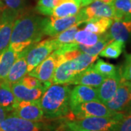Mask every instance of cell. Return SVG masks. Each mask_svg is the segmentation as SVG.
<instances>
[{
    "label": "cell",
    "instance_id": "1",
    "mask_svg": "<svg viewBox=\"0 0 131 131\" xmlns=\"http://www.w3.org/2000/svg\"><path fill=\"white\" fill-rule=\"evenodd\" d=\"M42 19L36 15H19L15 20L9 47L19 54L40 42L45 36L42 31Z\"/></svg>",
    "mask_w": 131,
    "mask_h": 131
},
{
    "label": "cell",
    "instance_id": "2",
    "mask_svg": "<svg viewBox=\"0 0 131 131\" xmlns=\"http://www.w3.org/2000/svg\"><path fill=\"white\" fill-rule=\"evenodd\" d=\"M71 88L68 84H52L40 98L45 118L57 119L70 113Z\"/></svg>",
    "mask_w": 131,
    "mask_h": 131
},
{
    "label": "cell",
    "instance_id": "3",
    "mask_svg": "<svg viewBox=\"0 0 131 131\" xmlns=\"http://www.w3.org/2000/svg\"><path fill=\"white\" fill-rule=\"evenodd\" d=\"M98 59V56H90L82 52L75 58L66 61L57 66L52 77V84H69L81 71L87 69Z\"/></svg>",
    "mask_w": 131,
    "mask_h": 131
},
{
    "label": "cell",
    "instance_id": "4",
    "mask_svg": "<svg viewBox=\"0 0 131 131\" xmlns=\"http://www.w3.org/2000/svg\"><path fill=\"white\" fill-rule=\"evenodd\" d=\"M87 21V18L82 9L75 15L64 17V18H50L42 19V31L44 35L49 37H56L58 34L70 28L73 26L84 24Z\"/></svg>",
    "mask_w": 131,
    "mask_h": 131
},
{
    "label": "cell",
    "instance_id": "5",
    "mask_svg": "<svg viewBox=\"0 0 131 131\" xmlns=\"http://www.w3.org/2000/svg\"><path fill=\"white\" fill-rule=\"evenodd\" d=\"M59 47L60 45L55 37L40 41L31 45L26 56L28 66V73L31 72L52 52Z\"/></svg>",
    "mask_w": 131,
    "mask_h": 131
},
{
    "label": "cell",
    "instance_id": "6",
    "mask_svg": "<svg viewBox=\"0 0 131 131\" xmlns=\"http://www.w3.org/2000/svg\"><path fill=\"white\" fill-rule=\"evenodd\" d=\"M124 112L112 117H91L69 121L71 125L90 131H112L116 126Z\"/></svg>",
    "mask_w": 131,
    "mask_h": 131
},
{
    "label": "cell",
    "instance_id": "7",
    "mask_svg": "<svg viewBox=\"0 0 131 131\" xmlns=\"http://www.w3.org/2000/svg\"><path fill=\"white\" fill-rule=\"evenodd\" d=\"M70 112L75 119L91 117H112L119 113L111 110L100 101H92L81 103L71 108Z\"/></svg>",
    "mask_w": 131,
    "mask_h": 131
},
{
    "label": "cell",
    "instance_id": "8",
    "mask_svg": "<svg viewBox=\"0 0 131 131\" xmlns=\"http://www.w3.org/2000/svg\"><path fill=\"white\" fill-rule=\"evenodd\" d=\"M62 63L61 57L53 51L28 74L37 78L42 83L50 86L52 84V77L57 66Z\"/></svg>",
    "mask_w": 131,
    "mask_h": 131
},
{
    "label": "cell",
    "instance_id": "9",
    "mask_svg": "<svg viewBox=\"0 0 131 131\" xmlns=\"http://www.w3.org/2000/svg\"><path fill=\"white\" fill-rule=\"evenodd\" d=\"M11 114L33 122H41L43 119H45L39 100L32 101H18L11 112Z\"/></svg>",
    "mask_w": 131,
    "mask_h": 131
},
{
    "label": "cell",
    "instance_id": "10",
    "mask_svg": "<svg viewBox=\"0 0 131 131\" xmlns=\"http://www.w3.org/2000/svg\"><path fill=\"white\" fill-rule=\"evenodd\" d=\"M130 83L120 78V81L114 95L108 101L104 103L108 108L115 112H125L130 107L129 88Z\"/></svg>",
    "mask_w": 131,
    "mask_h": 131
},
{
    "label": "cell",
    "instance_id": "11",
    "mask_svg": "<svg viewBox=\"0 0 131 131\" xmlns=\"http://www.w3.org/2000/svg\"><path fill=\"white\" fill-rule=\"evenodd\" d=\"M18 13L5 7L0 14V54L9 47L12 31Z\"/></svg>",
    "mask_w": 131,
    "mask_h": 131
},
{
    "label": "cell",
    "instance_id": "12",
    "mask_svg": "<svg viewBox=\"0 0 131 131\" xmlns=\"http://www.w3.org/2000/svg\"><path fill=\"white\" fill-rule=\"evenodd\" d=\"M43 124L22 119L10 114L0 125V131H42Z\"/></svg>",
    "mask_w": 131,
    "mask_h": 131
},
{
    "label": "cell",
    "instance_id": "13",
    "mask_svg": "<svg viewBox=\"0 0 131 131\" xmlns=\"http://www.w3.org/2000/svg\"><path fill=\"white\" fill-rule=\"evenodd\" d=\"M92 101H99L97 88L90 86L77 84L71 90L69 101L70 110L81 103Z\"/></svg>",
    "mask_w": 131,
    "mask_h": 131
},
{
    "label": "cell",
    "instance_id": "14",
    "mask_svg": "<svg viewBox=\"0 0 131 131\" xmlns=\"http://www.w3.org/2000/svg\"><path fill=\"white\" fill-rule=\"evenodd\" d=\"M82 9L87 18V21L93 18H108L114 19L115 13V9L113 4H106L100 0H93V2L89 5L82 7Z\"/></svg>",
    "mask_w": 131,
    "mask_h": 131
},
{
    "label": "cell",
    "instance_id": "15",
    "mask_svg": "<svg viewBox=\"0 0 131 131\" xmlns=\"http://www.w3.org/2000/svg\"><path fill=\"white\" fill-rule=\"evenodd\" d=\"M29 48L30 47H27L18 55L15 61L9 69L8 74L4 80L6 82L9 84L18 82L25 75L28 74V66L26 56Z\"/></svg>",
    "mask_w": 131,
    "mask_h": 131
},
{
    "label": "cell",
    "instance_id": "16",
    "mask_svg": "<svg viewBox=\"0 0 131 131\" xmlns=\"http://www.w3.org/2000/svg\"><path fill=\"white\" fill-rule=\"evenodd\" d=\"M93 63L88 66L84 70L81 71L77 75H76L74 78L71 81L69 85L82 84L93 87L95 88H98L106 77L95 71L93 67Z\"/></svg>",
    "mask_w": 131,
    "mask_h": 131
},
{
    "label": "cell",
    "instance_id": "17",
    "mask_svg": "<svg viewBox=\"0 0 131 131\" xmlns=\"http://www.w3.org/2000/svg\"><path fill=\"white\" fill-rule=\"evenodd\" d=\"M120 74L119 69L114 74L105 78L103 82L97 88L99 101L103 103L108 101L114 95L120 81Z\"/></svg>",
    "mask_w": 131,
    "mask_h": 131
},
{
    "label": "cell",
    "instance_id": "18",
    "mask_svg": "<svg viewBox=\"0 0 131 131\" xmlns=\"http://www.w3.org/2000/svg\"><path fill=\"white\" fill-rule=\"evenodd\" d=\"M12 91L18 101H32L39 100L45 90L42 88H29L20 82L10 84Z\"/></svg>",
    "mask_w": 131,
    "mask_h": 131
},
{
    "label": "cell",
    "instance_id": "19",
    "mask_svg": "<svg viewBox=\"0 0 131 131\" xmlns=\"http://www.w3.org/2000/svg\"><path fill=\"white\" fill-rule=\"evenodd\" d=\"M107 31L113 40L125 43L131 37V20H114Z\"/></svg>",
    "mask_w": 131,
    "mask_h": 131
},
{
    "label": "cell",
    "instance_id": "20",
    "mask_svg": "<svg viewBox=\"0 0 131 131\" xmlns=\"http://www.w3.org/2000/svg\"><path fill=\"white\" fill-rule=\"evenodd\" d=\"M18 102L10 84L5 80H0V106L7 112H11Z\"/></svg>",
    "mask_w": 131,
    "mask_h": 131
},
{
    "label": "cell",
    "instance_id": "21",
    "mask_svg": "<svg viewBox=\"0 0 131 131\" xmlns=\"http://www.w3.org/2000/svg\"><path fill=\"white\" fill-rule=\"evenodd\" d=\"M80 5L75 0L66 1L56 7L51 11V17L64 18L77 15L81 9Z\"/></svg>",
    "mask_w": 131,
    "mask_h": 131
},
{
    "label": "cell",
    "instance_id": "22",
    "mask_svg": "<svg viewBox=\"0 0 131 131\" xmlns=\"http://www.w3.org/2000/svg\"><path fill=\"white\" fill-rule=\"evenodd\" d=\"M114 20L108 18H93L85 22L84 30L97 34H103L111 27Z\"/></svg>",
    "mask_w": 131,
    "mask_h": 131
},
{
    "label": "cell",
    "instance_id": "23",
    "mask_svg": "<svg viewBox=\"0 0 131 131\" xmlns=\"http://www.w3.org/2000/svg\"><path fill=\"white\" fill-rule=\"evenodd\" d=\"M18 55L9 47L0 54V80L6 78Z\"/></svg>",
    "mask_w": 131,
    "mask_h": 131
},
{
    "label": "cell",
    "instance_id": "24",
    "mask_svg": "<svg viewBox=\"0 0 131 131\" xmlns=\"http://www.w3.org/2000/svg\"><path fill=\"white\" fill-rule=\"evenodd\" d=\"M112 41L114 40L110 37L108 31H106L103 34L101 39L98 40V42L93 46H85L81 44H78V50H80V51L86 54H88L90 56H98L99 53L103 50L105 47Z\"/></svg>",
    "mask_w": 131,
    "mask_h": 131
},
{
    "label": "cell",
    "instance_id": "25",
    "mask_svg": "<svg viewBox=\"0 0 131 131\" xmlns=\"http://www.w3.org/2000/svg\"><path fill=\"white\" fill-rule=\"evenodd\" d=\"M103 34H97L88 31L78 30L74 35L75 42L85 46H93L101 39Z\"/></svg>",
    "mask_w": 131,
    "mask_h": 131
},
{
    "label": "cell",
    "instance_id": "26",
    "mask_svg": "<svg viewBox=\"0 0 131 131\" xmlns=\"http://www.w3.org/2000/svg\"><path fill=\"white\" fill-rule=\"evenodd\" d=\"M125 48V42L114 40L106 45L102 51L99 53V56L107 58L116 59L122 54Z\"/></svg>",
    "mask_w": 131,
    "mask_h": 131
},
{
    "label": "cell",
    "instance_id": "27",
    "mask_svg": "<svg viewBox=\"0 0 131 131\" xmlns=\"http://www.w3.org/2000/svg\"><path fill=\"white\" fill-rule=\"evenodd\" d=\"M66 1L69 0H38L36 9L40 14L50 16L52 9Z\"/></svg>",
    "mask_w": 131,
    "mask_h": 131
},
{
    "label": "cell",
    "instance_id": "28",
    "mask_svg": "<svg viewBox=\"0 0 131 131\" xmlns=\"http://www.w3.org/2000/svg\"><path fill=\"white\" fill-rule=\"evenodd\" d=\"M78 26H77V25L73 26L70 28H67L65 31L61 32L60 34H58L56 37H55L57 42L60 45V47L61 45H66V44L76 43L74 39V35L76 32L79 30Z\"/></svg>",
    "mask_w": 131,
    "mask_h": 131
},
{
    "label": "cell",
    "instance_id": "29",
    "mask_svg": "<svg viewBox=\"0 0 131 131\" xmlns=\"http://www.w3.org/2000/svg\"><path fill=\"white\" fill-rule=\"evenodd\" d=\"M94 69L99 74H102L105 77L114 74L118 70V69L115 67L113 64L105 62L101 59H97L95 63H93Z\"/></svg>",
    "mask_w": 131,
    "mask_h": 131
},
{
    "label": "cell",
    "instance_id": "30",
    "mask_svg": "<svg viewBox=\"0 0 131 131\" xmlns=\"http://www.w3.org/2000/svg\"><path fill=\"white\" fill-rule=\"evenodd\" d=\"M112 131H131V107L123 113L119 121Z\"/></svg>",
    "mask_w": 131,
    "mask_h": 131
},
{
    "label": "cell",
    "instance_id": "31",
    "mask_svg": "<svg viewBox=\"0 0 131 131\" xmlns=\"http://www.w3.org/2000/svg\"><path fill=\"white\" fill-rule=\"evenodd\" d=\"M19 82H20L21 84H23L26 87L29 88H42L44 90H46L50 87L47 84L42 83V82H40L37 78L28 74L25 75L24 77L19 81Z\"/></svg>",
    "mask_w": 131,
    "mask_h": 131
},
{
    "label": "cell",
    "instance_id": "32",
    "mask_svg": "<svg viewBox=\"0 0 131 131\" xmlns=\"http://www.w3.org/2000/svg\"><path fill=\"white\" fill-rule=\"evenodd\" d=\"M119 71L122 79L131 82V53L125 55V61Z\"/></svg>",
    "mask_w": 131,
    "mask_h": 131
},
{
    "label": "cell",
    "instance_id": "33",
    "mask_svg": "<svg viewBox=\"0 0 131 131\" xmlns=\"http://www.w3.org/2000/svg\"><path fill=\"white\" fill-rule=\"evenodd\" d=\"M7 8L20 14L25 8V0H3Z\"/></svg>",
    "mask_w": 131,
    "mask_h": 131
},
{
    "label": "cell",
    "instance_id": "34",
    "mask_svg": "<svg viewBox=\"0 0 131 131\" xmlns=\"http://www.w3.org/2000/svg\"><path fill=\"white\" fill-rule=\"evenodd\" d=\"M114 9L126 14H131V0H114L113 2Z\"/></svg>",
    "mask_w": 131,
    "mask_h": 131
},
{
    "label": "cell",
    "instance_id": "35",
    "mask_svg": "<svg viewBox=\"0 0 131 131\" xmlns=\"http://www.w3.org/2000/svg\"><path fill=\"white\" fill-rule=\"evenodd\" d=\"M63 130L65 131H90L83 130V129H81V128H79V127H77L71 125L69 122H66L63 125Z\"/></svg>",
    "mask_w": 131,
    "mask_h": 131
},
{
    "label": "cell",
    "instance_id": "36",
    "mask_svg": "<svg viewBox=\"0 0 131 131\" xmlns=\"http://www.w3.org/2000/svg\"><path fill=\"white\" fill-rule=\"evenodd\" d=\"M7 115H8V112L5 110L4 108H2L0 106V125Z\"/></svg>",
    "mask_w": 131,
    "mask_h": 131
},
{
    "label": "cell",
    "instance_id": "37",
    "mask_svg": "<svg viewBox=\"0 0 131 131\" xmlns=\"http://www.w3.org/2000/svg\"><path fill=\"white\" fill-rule=\"evenodd\" d=\"M75 1L80 4L82 8L88 6V5H89L91 2H93V0H75Z\"/></svg>",
    "mask_w": 131,
    "mask_h": 131
},
{
    "label": "cell",
    "instance_id": "38",
    "mask_svg": "<svg viewBox=\"0 0 131 131\" xmlns=\"http://www.w3.org/2000/svg\"><path fill=\"white\" fill-rule=\"evenodd\" d=\"M100 1H101L102 2H104V3H106V4L112 5L113 2H114V0H100Z\"/></svg>",
    "mask_w": 131,
    "mask_h": 131
},
{
    "label": "cell",
    "instance_id": "39",
    "mask_svg": "<svg viewBox=\"0 0 131 131\" xmlns=\"http://www.w3.org/2000/svg\"><path fill=\"white\" fill-rule=\"evenodd\" d=\"M129 96H130V103L131 107V82L130 83V88H129Z\"/></svg>",
    "mask_w": 131,
    "mask_h": 131
},
{
    "label": "cell",
    "instance_id": "40",
    "mask_svg": "<svg viewBox=\"0 0 131 131\" xmlns=\"http://www.w3.org/2000/svg\"><path fill=\"white\" fill-rule=\"evenodd\" d=\"M5 8V5H4V3L3 2H0V9H2Z\"/></svg>",
    "mask_w": 131,
    "mask_h": 131
},
{
    "label": "cell",
    "instance_id": "41",
    "mask_svg": "<svg viewBox=\"0 0 131 131\" xmlns=\"http://www.w3.org/2000/svg\"><path fill=\"white\" fill-rule=\"evenodd\" d=\"M0 2H3V0H0Z\"/></svg>",
    "mask_w": 131,
    "mask_h": 131
}]
</instances>
